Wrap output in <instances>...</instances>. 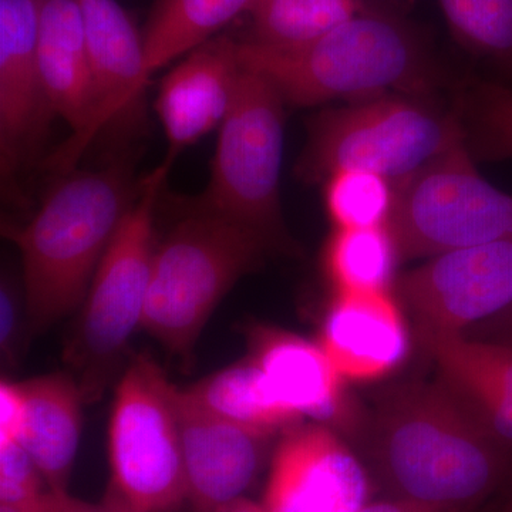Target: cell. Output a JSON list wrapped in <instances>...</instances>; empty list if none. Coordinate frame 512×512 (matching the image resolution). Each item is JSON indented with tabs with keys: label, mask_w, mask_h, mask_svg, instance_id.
I'll return each mask as SVG.
<instances>
[{
	"label": "cell",
	"mask_w": 512,
	"mask_h": 512,
	"mask_svg": "<svg viewBox=\"0 0 512 512\" xmlns=\"http://www.w3.org/2000/svg\"><path fill=\"white\" fill-rule=\"evenodd\" d=\"M419 342L463 335L512 306V237L448 252L397 278Z\"/></svg>",
	"instance_id": "cell-10"
},
{
	"label": "cell",
	"mask_w": 512,
	"mask_h": 512,
	"mask_svg": "<svg viewBox=\"0 0 512 512\" xmlns=\"http://www.w3.org/2000/svg\"><path fill=\"white\" fill-rule=\"evenodd\" d=\"M43 0H0V157L3 177L32 158L56 116L47 99L39 60Z\"/></svg>",
	"instance_id": "cell-14"
},
{
	"label": "cell",
	"mask_w": 512,
	"mask_h": 512,
	"mask_svg": "<svg viewBox=\"0 0 512 512\" xmlns=\"http://www.w3.org/2000/svg\"><path fill=\"white\" fill-rule=\"evenodd\" d=\"M390 228L402 258L488 244L512 237V194L481 177L466 140L397 181Z\"/></svg>",
	"instance_id": "cell-9"
},
{
	"label": "cell",
	"mask_w": 512,
	"mask_h": 512,
	"mask_svg": "<svg viewBox=\"0 0 512 512\" xmlns=\"http://www.w3.org/2000/svg\"><path fill=\"white\" fill-rule=\"evenodd\" d=\"M508 512H512V503L510 504V508H508Z\"/></svg>",
	"instance_id": "cell-36"
},
{
	"label": "cell",
	"mask_w": 512,
	"mask_h": 512,
	"mask_svg": "<svg viewBox=\"0 0 512 512\" xmlns=\"http://www.w3.org/2000/svg\"><path fill=\"white\" fill-rule=\"evenodd\" d=\"M215 512H268V510H266L264 503H255V501L249 500V498L242 497L224 505V507L218 508Z\"/></svg>",
	"instance_id": "cell-34"
},
{
	"label": "cell",
	"mask_w": 512,
	"mask_h": 512,
	"mask_svg": "<svg viewBox=\"0 0 512 512\" xmlns=\"http://www.w3.org/2000/svg\"><path fill=\"white\" fill-rule=\"evenodd\" d=\"M248 333L252 359L292 412L332 430L356 429L359 412L345 379L319 343L271 326L256 325Z\"/></svg>",
	"instance_id": "cell-16"
},
{
	"label": "cell",
	"mask_w": 512,
	"mask_h": 512,
	"mask_svg": "<svg viewBox=\"0 0 512 512\" xmlns=\"http://www.w3.org/2000/svg\"><path fill=\"white\" fill-rule=\"evenodd\" d=\"M0 512H46V493L28 504H0Z\"/></svg>",
	"instance_id": "cell-35"
},
{
	"label": "cell",
	"mask_w": 512,
	"mask_h": 512,
	"mask_svg": "<svg viewBox=\"0 0 512 512\" xmlns=\"http://www.w3.org/2000/svg\"><path fill=\"white\" fill-rule=\"evenodd\" d=\"M466 140L454 117L406 97L376 96L316 116L298 171L306 181H322L355 168L397 183Z\"/></svg>",
	"instance_id": "cell-7"
},
{
	"label": "cell",
	"mask_w": 512,
	"mask_h": 512,
	"mask_svg": "<svg viewBox=\"0 0 512 512\" xmlns=\"http://www.w3.org/2000/svg\"><path fill=\"white\" fill-rule=\"evenodd\" d=\"M271 249L255 229L195 210L156 247L141 328L188 359L221 299Z\"/></svg>",
	"instance_id": "cell-3"
},
{
	"label": "cell",
	"mask_w": 512,
	"mask_h": 512,
	"mask_svg": "<svg viewBox=\"0 0 512 512\" xmlns=\"http://www.w3.org/2000/svg\"><path fill=\"white\" fill-rule=\"evenodd\" d=\"M473 148L490 160H512V89L487 83L470 101Z\"/></svg>",
	"instance_id": "cell-27"
},
{
	"label": "cell",
	"mask_w": 512,
	"mask_h": 512,
	"mask_svg": "<svg viewBox=\"0 0 512 512\" xmlns=\"http://www.w3.org/2000/svg\"><path fill=\"white\" fill-rule=\"evenodd\" d=\"M235 40L221 37L192 50L161 82L156 109L174 163L185 148L220 128L227 117L239 73Z\"/></svg>",
	"instance_id": "cell-17"
},
{
	"label": "cell",
	"mask_w": 512,
	"mask_h": 512,
	"mask_svg": "<svg viewBox=\"0 0 512 512\" xmlns=\"http://www.w3.org/2000/svg\"><path fill=\"white\" fill-rule=\"evenodd\" d=\"M46 512H131L123 505L114 503L106 498L101 504L86 503V501L77 500L70 497L67 491L64 493H55V491H46Z\"/></svg>",
	"instance_id": "cell-31"
},
{
	"label": "cell",
	"mask_w": 512,
	"mask_h": 512,
	"mask_svg": "<svg viewBox=\"0 0 512 512\" xmlns=\"http://www.w3.org/2000/svg\"><path fill=\"white\" fill-rule=\"evenodd\" d=\"M285 104L265 76L242 67L218 133L210 183L192 205L255 229L275 249L291 248L279 194Z\"/></svg>",
	"instance_id": "cell-6"
},
{
	"label": "cell",
	"mask_w": 512,
	"mask_h": 512,
	"mask_svg": "<svg viewBox=\"0 0 512 512\" xmlns=\"http://www.w3.org/2000/svg\"><path fill=\"white\" fill-rule=\"evenodd\" d=\"M43 477L19 441L0 443V504H28L39 500Z\"/></svg>",
	"instance_id": "cell-28"
},
{
	"label": "cell",
	"mask_w": 512,
	"mask_h": 512,
	"mask_svg": "<svg viewBox=\"0 0 512 512\" xmlns=\"http://www.w3.org/2000/svg\"><path fill=\"white\" fill-rule=\"evenodd\" d=\"M89 52L92 90L86 124L57 148L46 165L66 175L74 171L86 148L104 128L130 116L146 89L143 33L117 0H79Z\"/></svg>",
	"instance_id": "cell-11"
},
{
	"label": "cell",
	"mask_w": 512,
	"mask_h": 512,
	"mask_svg": "<svg viewBox=\"0 0 512 512\" xmlns=\"http://www.w3.org/2000/svg\"><path fill=\"white\" fill-rule=\"evenodd\" d=\"M26 416V400L20 384H0V443L19 441Z\"/></svg>",
	"instance_id": "cell-29"
},
{
	"label": "cell",
	"mask_w": 512,
	"mask_h": 512,
	"mask_svg": "<svg viewBox=\"0 0 512 512\" xmlns=\"http://www.w3.org/2000/svg\"><path fill=\"white\" fill-rule=\"evenodd\" d=\"M37 60L50 106L79 133L90 111L89 52L79 0H43Z\"/></svg>",
	"instance_id": "cell-19"
},
{
	"label": "cell",
	"mask_w": 512,
	"mask_h": 512,
	"mask_svg": "<svg viewBox=\"0 0 512 512\" xmlns=\"http://www.w3.org/2000/svg\"><path fill=\"white\" fill-rule=\"evenodd\" d=\"M171 165L164 160L140 181L136 198L93 276L64 352L84 403L103 396L128 339L141 326L157 247L154 212Z\"/></svg>",
	"instance_id": "cell-5"
},
{
	"label": "cell",
	"mask_w": 512,
	"mask_h": 512,
	"mask_svg": "<svg viewBox=\"0 0 512 512\" xmlns=\"http://www.w3.org/2000/svg\"><path fill=\"white\" fill-rule=\"evenodd\" d=\"M439 379L467 404L485 430L512 451V348L464 335H436L420 342Z\"/></svg>",
	"instance_id": "cell-18"
},
{
	"label": "cell",
	"mask_w": 512,
	"mask_h": 512,
	"mask_svg": "<svg viewBox=\"0 0 512 512\" xmlns=\"http://www.w3.org/2000/svg\"><path fill=\"white\" fill-rule=\"evenodd\" d=\"M402 303L392 292L336 293L320 329V348L345 380L375 382L410 355Z\"/></svg>",
	"instance_id": "cell-15"
},
{
	"label": "cell",
	"mask_w": 512,
	"mask_h": 512,
	"mask_svg": "<svg viewBox=\"0 0 512 512\" xmlns=\"http://www.w3.org/2000/svg\"><path fill=\"white\" fill-rule=\"evenodd\" d=\"M192 512H215L244 497L264 461L269 437L212 413L174 386Z\"/></svg>",
	"instance_id": "cell-13"
},
{
	"label": "cell",
	"mask_w": 512,
	"mask_h": 512,
	"mask_svg": "<svg viewBox=\"0 0 512 512\" xmlns=\"http://www.w3.org/2000/svg\"><path fill=\"white\" fill-rule=\"evenodd\" d=\"M370 490L365 466L335 431L298 424L275 448L264 504L268 512H357Z\"/></svg>",
	"instance_id": "cell-12"
},
{
	"label": "cell",
	"mask_w": 512,
	"mask_h": 512,
	"mask_svg": "<svg viewBox=\"0 0 512 512\" xmlns=\"http://www.w3.org/2000/svg\"><path fill=\"white\" fill-rule=\"evenodd\" d=\"M0 342H2L3 355L12 357L15 355L16 338H18V306L15 296L9 285H2L0 292Z\"/></svg>",
	"instance_id": "cell-30"
},
{
	"label": "cell",
	"mask_w": 512,
	"mask_h": 512,
	"mask_svg": "<svg viewBox=\"0 0 512 512\" xmlns=\"http://www.w3.org/2000/svg\"><path fill=\"white\" fill-rule=\"evenodd\" d=\"M454 35L512 73V0H439Z\"/></svg>",
	"instance_id": "cell-26"
},
{
	"label": "cell",
	"mask_w": 512,
	"mask_h": 512,
	"mask_svg": "<svg viewBox=\"0 0 512 512\" xmlns=\"http://www.w3.org/2000/svg\"><path fill=\"white\" fill-rule=\"evenodd\" d=\"M373 460L392 497L457 512L493 493L508 467L507 451L440 379L384 397Z\"/></svg>",
	"instance_id": "cell-1"
},
{
	"label": "cell",
	"mask_w": 512,
	"mask_h": 512,
	"mask_svg": "<svg viewBox=\"0 0 512 512\" xmlns=\"http://www.w3.org/2000/svg\"><path fill=\"white\" fill-rule=\"evenodd\" d=\"M187 390L212 413L262 436L289 430L302 420L276 396L251 356Z\"/></svg>",
	"instance_id": "cell-21"
},
{
	"label": "cell",
	"mask_w": 512,
	"mask_h": 512,
	"mask_svg": "<svg viewBox=\"0 0 512 512\" xmlns=\"http://www.w3.org/2000/svg\"><path fill=\"white\" fill-rule=\"evenodd\" d=\"M237 53L242 67L261 73L285 103L301 107L380 96L420 82L424 72L412 33L367 12L301 49H268L247 40L237 42Z\"/></svg>",
	"instance_id": "cell-4"
},
{
	"label": "cell",
	"mask_w": 512,
	"mask_h": 512,
	"mask_svg": "<svg viewBox=\"0 0 512 512\" xmlns=\"http://www.w3.org/2000/svg\"><path fill=\"white\" fill-rule=\"evenodd\" d=\"M62 177L32 220L10 235L22 254L26 313L33 333L84 302L140 187L130 167L120 161Z\"/></svg>",
	"instance_id": "cell-2"
},
{
	"label": "cell",
	"mask_w": 512,
	"mask_h": 512,
	"mask_svg": "<svg viewBox=\"0 0 512 512\" xmlns=\"http://www.w3.org/2000/svg\"><path fill=\"white\" fill-rule=\"evenodd\" d=\"M357 512H457L434 505L416 503L404 498L390 497L387 500L369 501Z\"/></svg>",
	"instance_id": "cell-33"
},
{
	"label": "cell",
	"mask_w": 512,
	"mask_h": 512,
	"mask_svg": "<svg viewBox=\"0 0 512 512\" xmlns=\"http://www.w3.org/2000/svg\"><path fill=\"white\" fill-rule=\"evenodd\" d=\"M402 259L390 225L336 229L325 249V272L336 293L392 292Z\"/></svg>",
	"instance_id": "cell-23"
},
{
	"label": "cell",
	"mask_w": 512,
	"mask_h": 512,
	"mask_svg": "<svg viewBox=\"0 0 512 512\" xmlns=\"http://www.w3.org/2000/svg\"><path fill=\"white\" fill-rule=\"evenodd\" d=\"M26 416L19 443L50 491H67L82 429V392L73 377L52 375L20 383Z\"/></svg>",
	"instance_id": "cell-20"
},
{
	"label": "cell",
	"mask_w": 512,
	"mask_h": 512,
	"mask_svg": "<svg viewBox=\"0 0 512 512\" xmlns=\"http://www.w3.org/2000/svg\"><path fill=\"white\" fill-rule=\"evenodd\" d=\"M325 205L336 229L390 225L396 204V183L372 171H336L326 178Z\"/></svg>",
	"instance_id": "cell-25"
},
{
	"label": "cell",
	"mask_w": 512,
	"mask_h": 512,
	"mask_svg": "<svg viewBox=\"0 0 512 512\" xmlns=\"http://www.w3.org/2000/svg\"><path fill=\"white\" fill-rule=\"evenodd\" d=\"M463 335L470 339L503 343L512 348V306L507 311L501 312L500 315L467 330Z\"/></svg>",
	"instance_id": "cell-32"
},
{
	"label": "cell",
	"mask_w": 512,
	"mask_h": 512,
	"mask_svg": "<svg viewBox=\"0 0 512 512\" xmlns=\"http://www.w3.org/2000/svg\"><path fill=\"white\" fill-rule=\"evenodd\" d=\"M366 12L360 0H258L251 9V42L275 50L311 45Z\"/></svg>",
	"instance_id": "cell-24"
},
{
	"label": "cell",
	"mask_w": 512,
	"mask_h": 512,
	"mask_svg": "<svg viewBox=\"0 0 512 512\" xmlns=\"http://www.w3.org/2000/svg\"><path fill=\"white\" fill-rule=\"evenodd\" d=\"M173 389L146 355L134 356L117 386L109 426L107 498L131 512H173L188 501Z\"/></svg>",
	"instance_id": "cell-8"
},
{
	"label": "cell",
	"mask_w": 512,
	"mask_h": 512,
	"mask_svg": "<svg viewBox=\"0 0 512 512\" xmlns=\"http://www.w3.org/2000/svg\"><path fill=\"white\" fill-rule=\"evenodd\" d=\"M258 0H157L144 29L148 73L210 42Z\"/></svg>",
	"instance_id": "cell-22"
}]
</instances>
